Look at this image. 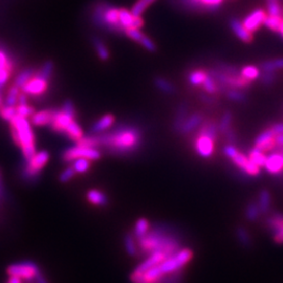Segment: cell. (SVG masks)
I'll return each instance as SVG.
<instances>
[{"mask_svg": "<svg viewBox=\"0 0 283 283\" xmlns=\"http://www.w3.org/2000/svg\"><path fill=\"white\" fill-rule=\"evenodd\" d=\"M100 147L110 154L125 156L136 152L143 144V131L130 124H122L109 132L97 134Z\"/></svg>", "mask_w": 283, "mask_h": 283, "instance_id": "1", "label": "cell"}, {"mask_svg": "<svg viewBox=\"0 0 283 283\" xmlns=\"http://www.w3.org/2000/svg\"><path fill=\"white\" fill-rule=\"evenodd\" d=\"M138 250L144 255L164 253L168 257L181 250V240L174 229L164 223H155L146 235L137 239Z\"/></svg>", "mask_w": 283, "mask_h": 283, "instance_id": "2", "label": "cell"}, {"mask_svg": "<svg viewBox=\"0 0 283 283\" xmlns=\"http://www.w3.org/2000/svg\"><path fill=\"white\" fill-rule=\"evenodd\" d=\"M9 123L14 143L21 148L25 161L30 160L36 153L35 134L30 122L26 120V118L17 115Z\"/></svg>", "mask_w": 283, "mask_h": 283, "instance_id": "3", "label": "cell"}, {"mask_svg": "<svg viewBox=\"0 0 283 283\" xmlns=\"http://www.w3.org/2000/svg\"><path fill=\"white\" fill-rule=\"evenodd\" d=\"M219 134L218 122L212 119L204 120L201 126L195 130L193 137L194 150L204 158H209L214 153L215 142Z\"/></svg>", "mask_w": 283, "mask_h": 283, "instance_id": "4", "label": "cell"}, {"mask_svg": "<svg viewBox=\"0 0 283 283\" xmlns=\"http://www.w3.org/2000/svg\"><path fill=\"white\" fill-rule=\"evenodd\" d=\"M94 21L102 29L117 34H125L120 24L119 9L106 4H101L95 9Z\"/></svg>", "mask_w": 283, "mask_h": 283, "instance_id": "5", "label": "cell"}, {"mask_svg": "<svg viewBox=\"0 0 283 283\" xmlns=\"http://www.w3.org/2000/svg\"><path fill=\"white\" fill-rule=\"evenodd\" d=\"M76 117L77 111L74 103L72 101H66L60 109L55 110L49 127L58 133L64 134L69 124L76 121Z\"/></svg>", "mask_w": 283, "mask_h": 283, "instance_id": "6", "label": "cell"}, {"mask_svg": "<svg viewBox=\"0 0 283 283\" xmlns=\"http://www.w3.org/2000/svg\"><path fill=\"white\" fill-rule=\"evenodd\" d=\"M49 153L45 150L35 153L30 160L26 161L25 167L22 171V178L31 182L38 180L42 169L49 161Z\"/></svg>", "mask_w": 283, "mask_h": 283, "instance_id": "7", "label": "cell"}, {"mask_svg": "<svg viewBox=\"0 0 283 283\" xmlns=\"http://www.w3.org/2000/svg\"><path fill=\"white\" fill-rule=\"evenodd\" d=\"M193 252L190 249H181L172 256L165 259L162 263L158 264L163 275H167L176 271L183 270L185 265L192 259Z\"/></svg>", "mask_w": 283, "mask_h": 283, "instance_id": "8", "label": "cell"}, {"mask_svg": "<svg viewBox=\"0 0 283 283\" xmlns=\"http://www.w3.org/2000/svg\"><path fill=\"white\" fill-rule=\"evenodd\" d=\"M39 272V267L33 261L13 263L7 268V274L9 276L18 277L23 281H34Z\"/></svg>", "mask_w": 283, "mask_h": 283, "instance_id": "9", "label": "cell"}, {"mask_svg": "<svg viewBox=\"0 0 283 283\" xmlns=\"http://www.w3.org/2000/svg\"><path fill=\"white\" fill-rule=\"evenodd\" d=\"M101 152L98 148H86L81 146H74L67 148L62 153V161L64 163H73L78 158H87L90 161H97L101 157Z\"/></svg>", "mask_w": 283, "mask_h": 283, "instance_id": "10", "label": "cell"}, {"mask_svg": "<svg viewBox=\"0 0 283 283\" xmlns=\"http://www.w3.org/2000/svg\"><path fill=\"white\" fill-rule=\"evenodd\" d=\"M48 83L49 80L44 78L38 73V70H36L34 76L21 87V92L33 97L42 96L48 90Z\"/></svg>", "mask_w": 283, "mask_h": 283, "instance_id": "11", "label": "cell"}, {"mask_svg": "<svg viewBox=\"0 0 283 283\" xmlns=\"http://www.w3.org/2000/svg\"><path fill=\"white\" fill-rule=\"evenodd\" d=\"M14 70V61L9 52L0 46V88L7 85Z\"/></svg>", "mask_w": 283, "mask_h": 283, "instance_id": "12", "label": "cell"}, {"mask_svg": "<svg viewBox=\"0 0 283 283\" xmlns=\"http://www.w3.org/2000/svg\"><path fill=\"white\" fill-rule=\"evenodd\" d=\"M232 162L237 166L242 172H244L246 175L250 176H259L260 174V167H258L256 164H254L249 157L239 152L238 150L236 153L231 157Z\"/></svg>", "mask_w": 283, "mask_h": 283, "instance_id": "13", "label": "cell"}, {"mask_svg": "<svg viewBox=\"0 0 283 283\" xmlns=\"http://www.w3.org/2000/svg\"><path fill=\"white\" fill-rule=\"evenodd\" d=\"M119 20L124 31L128 29H139L144 25V20L142 17L134 16L131 11L126 9H119Z\"/></svg>", "mask_w": 283, "mask_h": 283, "instance_id": "14", "label": "cell"}, {"mask_svg": "<svg viewBox=\"0 0 283 283\" xmlns=\"http://www.w3.org/2000/svg\"><path fill=\"white\" fill-rule=\"evenodd\" d=\"M255 147L262 150L263 152L272 151L277 147L276 135L271 128L262 131L255 139Z\"/></svg>", "mask_w": 283, "mask_h": 283, "instance_id": "15", "label": "cell"}, {"mask_svg": "<svg viewBox=\"0 0 283 283\" xmlns=\"http://www.w3.org/2000/svg\"><path fill=\"white\" fill-rule=\"evenodd\" d=\"M265 17H267V13H265V11L261 9H257L245 17L242 21V24L250 33H254L260 27L261 24H263Z\"/></svg>", "mask_w": 283, "mask_h": 283, "instance_id": "16", "label": "cell"}, {"mask_svg": "<svg viewBox=\"0 0 283 283\" xmlns=\"http://www.w3.org/2000/svg\"><path fill=\"white\" fill-rule=\"evenodd\" d=\"M126 36L132 39L133 41L139 43L142 46H144L147 50L149 51H155L156 50V45L155 43L148 38L144 33H142L139 29H128L125 31Z\"/></svg>", "mask_w": 283, "mask_h": 283, "instance_id": "17", "label": "cell"}, {"mask_svg": "<svg viewBox=\"0 0 283 283\" xmlns=\"http://www.w3.org/2000/svg\"><path fill=\"white\" fill-rule=\"evenodd\" d=\"M189 117V106L187 102H182L178 108H176L173 122H172V130L175 133H180L181 128L183 127L184 123Z\"/></svg>", "mask_w": 283, "mask_h": 283, "instance_id": "18", "label": "cell"}, {"mask_svg": "<svg viewBox=\"0 0 283 283\" xmlns=\"http://www.w3.org/2000/svg\"><path fill=\"white\" fill-rule=\"evenodd\" d=\"M203 121H204V115L200 111L194 112L192 115H189L186 122L184 123L183 127L181 128L179 134L187 135V134H190V133L194 132L201 126V124L203 123Z\"/></svg>", "mask_w": 283, "mask_h": 283, "instance_id": "19", "label": "cell"}, {"mask_svg": "<svg viewBox=\"0 0 283 283\" xmlns=\"http://www.w3.org/2000/svg\"><path fill=\"white\" fill-rule=\"evenodd\" d=\"M168 256L165 255L164 253H154L149 255L143 262L140 264H138L136 269L133 271L135 273H145L146 271L150 270L151 268L155 267V265H158L160 263H162L165 259H167Z\"/></svg>", "mask_w": 283, "mask_h": 283, "instance_id": "20", "label": "cell"}, {"mask_svg": "<svg viewBox=\"0 0 283 283\" xmlns=\"http://www.w3.org/2000/svg\"><path fill=\"white\" fill-rule=\"evenodd\" d=\"M230 27L233 31V33L236 35V37L240 39L244 43H251L253 41L252 33L247 31L242 22H240L238 19H231L230 20Z\"/></svg>", "mask_w": 283, "mask_h": 283, "instance_id": "21", "label": "cell"}, {"mask_svg": "<svg viewBox=\"0 0 283 283\" xmlns=\"http://www.w3.org/2000/svg\"><path fill=\"white\" fill-rule=\"evenodd\" d=\"M55 109H44L38 112H35L31 117V123L36 127L49 126V124L54 117Z\"/></svg>", "mask_w": 283, "mask_h": 283, "instance_id": "22", "label": "cell"}, {"mask_svg": "<svg viewBox=\"0 0 283 283\" xmlns=\"http://www.w3.org/2000/svg\"><path fill=\"white\" fill-rule=\"evenodd\" d=\"M187 4L193 9L205 11H216L223 0H186Z\"/></svg>", "mask_w": 283, "mask_h": 283, "instance_id": "23", "label": "cell"}, {"mask_svg": "<svg viewBox=\"0 0 283 283\" xmlns=\"http://www.w3.org/2000/svg\"><path fill=\"white\" fill-rule=\"evenodd\" d=\"M115 123V117L112 115H105L101 119H99L91 128V132L93 134H100L109 129Z\"/></svg>", "mask_w": 283, "mask_h": 283, "instance_id": "24", "label": "cell"}, {"mask_svg": "<svg viewBox=\"0 0 283 283\" xmlns=\"http://www.w3.org/2000/svg\"><path fill=\"white\" fill-rule=\"evenodd\" d=\"M86 199L91 204L99 207H104L108 204V197L106 194L100 190H90L86 193Z\"/></svg>", "mask_w": 283, "mask_h": 283, "instance_id": "25", "label": "cell"}, {"mask_svg": "<svg viewBox=\"0 0 283 283\" xmlns=\"http://www.w3.org/2000/svg\"><path fill=\"white\" fill-rule=\"evenodd\" d=\"M265 225L273 234H276L279 230L283 228V214L273 213L265 219Z\"/></svg>", "mask_w": 283, "mask_h": 283, "instance_id": "26", "label": "cell"}, {"mask_svg": "<svg viewBox=\"0 0 283 283\" xmlns=\"http://www.w3.org/2000/svg\"><path fill=\"white\" fill-rule=\"evenodd\" d=\"M153 84L157 88V90H160L164 94L174 95L176 93L175 86L170 81H168L167 79H165L163 77H156V78H154Z\"/></svg>", "mask_w": 283, "mask_h": 283, "instance_id": "27", "label": "cell"}, {"mask_svg": "<svg viewBox=\"0 0 283 283\" xmlns=\"http://www.w3.org/2000/svg\"><path fill=\"white\" fill-rule=\"evenodd\" d=\"M261 214H268L271 208V194L269 190L263 189L260 191L257 202Z\"/></svg>", "mask_w": 283, "mask_h": 283, "instance_id": "28", "label": "cell"}, {"mask_svg": "<svg viewBox=\"0 0 283 283\" xmlns=\"http://www.w3.org/2000/svg\"><path fill=\"white\" fill-rule=\"evenodd\" d=\"M93 44H94V47L97 51L99 58L102 61H107L110 58V52H109L107 46H106V44L103 42V40H101L98 37H94Z\"/></svg>", "mask_w": 283, "mask_h": 283, "instance_id": "29", "label": "cell"}, {"mask_svg": "<svg viewBox=\"0 0 283 283\" xmlns=\"http://www.w3.org/2000/svg\"><path fill=\"white\" fill-rule=\"evenodd\" d=\"M64 134L66 136H68L70 139H73L75 142L79 140L81 137L84 136L83 129L77 123V121H74V122L69 124V125L66 128V130H65V132H64Z\"/></svg>", "mask_w": 283, "mask_h": 283, "instance_id": "30", "label": "cell"}, {"mask_svg": "<svg viewBox=\"0 0 283 283\" xmlns=\"http://www.w3.org/2000/svg\"><path fill=\"white\" fill-rule=\"evenodd\" d=\"M240 75L249 81H255L257 79H259L260 75H261V70L253 65H247L244 66L240 69Z\"/></svg>", "mask_w": 283, "mask_h": 283, "instance_id": "31", "label": "cell"}, {"mask_svg": "<svg viewBox=\"0 0 283 283\" xmlns=\"http://www.w3.org/2000/svg\"><path fill=\"white\" fill-rule=\"evenodd\" d=\"M207 76H208V73L206 72V70H203V69L192 70V72L189 73V75H188V81L193 86H200V85H203Z\"/></svg>", "mask_w": 283, "mask_h": 283, "instance_id": "32", "label": "cell"}, {"mask_svg": "<svg viewBox=\"0 0 283 283\" xmlns=\"http://www.w3.org/2000/svg\"><path fill=\"white\" fill-rule=\"evenodd\" d=\"M261 72H276L278 69H283V58L268 60L260 63Z\"/></svg>", "mask_w": 283, "mask_h": 283, "instance_id": "33", "label": "cell"}, {"mask_svg": "<svg viewBox=\"0 0 283 283\" xmlns=\"http://www.w3.org/2000/svg\"><path fill=\"white\" fill-rule=\"evenodd\" d=\"M149 228H150V224L146 218H139L135 222V225H134V230H133L134 237L136 239L143 237L149 231Z\"/></svg>", "mask_w": 283, "mask_h": 283, "instance_id": "34", "label": "cell"}, {"mask_svg": "<svg viewBox=\"0 0 283 283\" xmlns=\"http://www.w3.org/2000/svg\"><path fill=\"white\" fill-rule=\"evenodd\" d=\"M247 157H249L254 164H256L260 168L264 166L265 161H267V155H265V153L256 147H254L249 151V156Z\"/></svg>", "mask_w": 283, "mask_h": 283, "instance_id": "35", "label": "cell"}, {"mask_svg": "<svg viewBox=\"0 0 283 283\" xmlns=\"http://www.w3.org/2000/svg\"><path fill=\"white\" fill-rule=\"evenodd\" d=\"M283 21V17L282 16H272V15H267L265 19L263 21V25L265 27H268L269 30L278 33L280 25Z\"/></svg>", "mask_w": 283, "mask_h": 283, "instance_id": "36", "label": "cell"}, {"mask_svg": "<svg viewBox=\"0 0 283 283\" xmlns=\"http://www.w3.org/2000/svg\"><path fill=\"white\" fill-rule=\"evenodd\" d=\"M223 96L230 101L237 102V103H243L246 101V95L242 91L236 90V88H228V90L224 92Z\"/></svg>", "mask_w": 283, "mask_h": 283, "instance_id": "37", "label": "cell"}, {"mask_svg": "<svg viewBox=\"0 0 283 283\" xmlns=\"http://www.w3.org/2000/svg\"><path fill=\"white\" fill-rule=\"evenodd\" d=\"M35 74V69L32 68V67H27V68H24L23 70H21V72L16 76L15 78V82L14 84L18 86L19 88H21Z\"/></svg>", "mask_w": 283, "mask_h": 283, "instance_id": "38", "label": "cell"}, {"mask_svg": "<svg viewBox=\"0 0 283 283\" xmlns=\"http://www.w3.org/2000/svg\"><path fill=\"white\" fill-rule=\"evenodd\" d=\"M261 214L259 206L256 202H251L246 206L245 217L249 221H256Z\"/></svg>", "mask_w": 283, "mask_h": 283, "instance_id": "39", "label": "cell"}, {"mask_svg": "<svg viewBox=\"0 0 283 283\" xmlns=\"http://www.w3.org/2000/svg\"><path fill=\"white\" fill-rule=\"evenodd\" d=\"M20 95V88L13 84L8 91V95L6 98V105L7 106H16V104L18 103V98Z\"/></svg>", "mask_w": 283, "mask_h": 283, "instance_id": "40", "label": "cell"}, {"mask_svg": "<svg viewBox=\"0 0 283 283\" xmlns=\"http://www.w3.org/2000/svg\"><path fill=\"white\" fill-rule=\"evenodd\" d=\"M124 245L129 256H135L137 253V245L135 243V237L133 234L128 233L124 237Z\"/></svg>", "mask_w": 283, "mask_h": 283, "instance_id": "41", "label": "cell"}, {"mask_svg": "<svg viewBox=\"0 0 283 283\" xmlns=\"http://www.w3.org/2000/svg\"><path fill=\"white\" fill-rule=\"evenodd\" d=\"M232 121H233V115H232V112L231 111H225L223 115H222V117H221V119H220V121H219V123H218V130H219V133L220 134H222L223 135V133L232 126Z\"/></svg>", "mask_w": 283, "mask_h": 283, "instance_id": "42", "label": "cell"}, {"mask_svg": "<svg viewBox=\"0 0 283 283\" xmlns=\"http://www.w3.org/2000/svg\"><path fill=\"white\" fill-rule=\"evenodd\" d=\"M236 237L238 241L244 246V247H250L252 244V238L250 236V233L246 231V229L243 227H238L236 229Z\"/></svg>", "mask_w": 283, "mask_h": 283, "instance_id": "43", "label": "cell"}, {"mask_svg": "<svg viewBox=\"0 0 283 283\" xmlns=\"http://www.w3.org/2000/svg\"><path fill=\"white\" fill-rule=\"evenodd\" d=\"M154 2L155 0H137L131 9V13L134 16L142 17V15H143V13L147 10V8Z\"/></svg>", "mask_w": 283, "mask_h": 283, "instance_id": "44", "label": "cell"}, {"mask_svg": "<svg viewBox=\"0 0 283 283\" xmlns=\"http://www.w3.org/2000/svg\"><path fill=\"white\" fill-rule=\"evenodd\" d=\"M183 280V270L176 271L163 276L160 280L154 283H181Z\"/></svg>", "mask_w": 283, "mask_h": 283, "instance_id": "45", "label": "cell"}, {"mask_svg": "<svg viewBox=\"0 0 283 283\" xmlns=\"http://www.w3.org/2000/svg\"><path fill=\"white\" fill-rule=\"evenodd\" d=\"M203 88L207 94H210V95H217L218 94L217 82L213 78H212L210 75H208L207 78L205 79V81L203 83Z\"/></svg>", "mask_w": 283, "mask_h": 283, "instance_id": "46", "label": "cell"}, {"mask_svg": "<svg viewBox=\"0 0 283 283\" xmlns=\"http://www.w3.org/2000/svg\"><path fill=\"white\" fill-rule=\"evenodd\" d=\"M214 68L220 70V72L229 75H240V69L232 64H228L224 62H216Z\"/></svg>", "mask_w": 283, "mask_h": 283, "instance_id": "47", "label": "cell"}, {"mask_svg": "<svg viewBox=\"0 0 283 283\" xmlns=\"http://www.w3.org/2000/svg\"><path fill=\"white\" fill-rule=\"evenodd\" d=\"M72 167L76 171V173H86L91 168V161L87 160V158H78V160L73 162Z\"/></svg>", "mask_w": 283, "mask_h": 283, "instance_id": "48", "label": "cell"}, {"mask_svg": "<svg viewBox=\"0 0 283 283\" xmlns=\"http://www.w3.org/2000/svg\"><path fill=\"white\" fill-rule=\"evenodd\" d=\"M15 116H17L16 106H7L6 105L0 108V117L8 122H10Z\"/></svg>", "mask_w": 283, "mask_h": 283, "instance_id": "49", "label": "cell"}, {"mask_svg": "<svg viewBox=\"0 0 283 283\" xmlns=\"http://www.w3.org/2000/svg\"><path fill=\"white\" fill-rule=\"evenodd\" d=\"M267 12L272 16H282L283 9L280 2H269L267 6Z\"/></svg>", "mask_w": 283, "mask_h": 283, "instance_id": "50", "label": "cell"}, {"mask_svg": "<svg viewBox=\"0 0 283 283\" xmlns=\"http://www.w3.org/2000/svg\"><path fill=\"white\" fill-rule=\"evenodd\" d=\"M17 109V115H19L23 118H29L32 117L35 114V109L32 106H30L29 104H24V105H18L16 107Z\"/></svg>", "mask_w": 283, "mask_h": 283, "instance_id": "51", "label": "cell"}, {"mask_svg": "<svg viewBox=\"0 0 283 283\" xmlns=\"http://www.w3.org/2000/svg\"><path fill=\"white\" fill-rule=\"evenodd\" d=\"M259 79L263 85L270 86L276 81V74L275 72H262Z\"/></svg>", "mask_w": 283, "mask_h": 283, "instance_id": "52", "label": "cell"}, {"mask_svg": "<svg viewBox=\"0 0 283 283\" xmlns=\"http://www.w3.org/2000/svg\"><path fill=\"white\" fill-rule=\"evenodd\" d=\"M76 174L77 173H76V171L74 170L73 167H68L64 171L61 172V174L59 175V181L61 183H67V182H69L70 180H72Z\"/></svg>", "mask_w": 283, "mask_h": 283, "instance_id": "53", "label": "cell"}, {"mask_svg": "<svg viewBox=\"0 0 283 283\" xmlns=\"http://www.w3.org/2000/svg\"><path fill=\"white\" fill-rule=\"evenodd\" d=\"M223 136L225 137L227 142H228V144L229 145H235L236 144V139H237V136H236V131L235 129L231 126L224 133H223Z\"/></svg>", "mask_w": 283, "mask_h": 283, "instance_id": "54", "label": "cell"}, {"mask_svg": "<svg viewBox=\"0 0 283 283\" xmlns=\"http://www.w3.org/2000/svg\"><path fill=\"white\" fill-rule=\"evenodd\" d=\"M199 99L205 103V104H209V105H212V104H215L217 99L215 98V95H210V94H207V93H201L199 95Z\"/></svg>", "mask_w": 283, "mask_h": 283, "instance_id": "55", "label": "cell"}, {"mask_svg": "<svg viewBox=\"0 0 283 283\" xmlns=\"http://www.w3.org/2000/svg\"><path fill=\"white\" fill-rule=\"evenodd\" d=\"M271 130L274 132V134L276 136L280 135V134H283V123H278V124H275V125H273L271 127Z\"/></svg>", "mask_w": 283, "mask_h": 283, "instance_id": "56", "label": "cell"}, {"mask_svg": "<svg viewBox=\"0 0 283 283\" xmlns=\"http://www.w3.org/2000/svg\"><path fill=\"white\" fill-rule=\"evenodd\" d=\"M274 239L277 243H283V228L279 230L276 234H274Z\"/></svg>", "mask_w": 283, "mask_h": 283, "instance_id": "57", "label": "cell"}, {"mask_svg": "<svg viewBox=\"0 0 283 283\" xmlns=\"http://www.w3.org/2000/svg\"><path fill=\"white\" fill-rule=\"evenodd\" d=\"M35 282L36 283H48V281L46 280V278L44 277V275L41 272H39L38 275L36 276V278H35Z\"/></svg>", "mask_w": 283, "mask_h": 283, "instance_id": "58", "label": "cell"}, {"mask_svg": "<svg viewBox=\"0 0 283 283\" xmlns=\"http://www.w3.org/2000/svg\"><path fill=\"white\" fill-rule=\"evenodd\" d=\"M8 283H23V280H21L18 277H13V276H9V281Z\"/></svg>", "mask_w": 283, "mask_h": 283, "instance_id": "59", "label": "cell"}, {"mask_svg": "<svg viewBox=\"0 0 283 283\" xmlns=\"http://www.w3.org/2000/svg\"><path fill=\"white\" fill-rule=\"evenodd\" d=\"M276 144L277 146H283V134L276 136Z\"/></svg>", "mask_w": 283, "mask_h": 283, "instance_id": "60", "label": "cell"}, {"mask_svg": "<svg viewBox=\"0 0 283 283\" xmlns=\"http://www.w3.org/2000/svg\"><path fill=\"white\" fill-rule=\"evenodd\" d=\"M278 33L280 34V36L283 38V21H282V23H281V25H280V29H279Z\"/></svg>", "mask_w": 283, "mask_h": 283, "instance_id": "61", "label": "cell"}, {"mask_svg": "<svg viewBox=\"0 0 283 283\" xmlns=\"http://www.w3.org/2000/svg\"><path fill=\"white\" fill-rule=\"evenodd\" d=\"M3 107V100H2V96H0V108Z\"/></svg>", "mask_w": 283, "mask_h": 283, "instance_id": "62", "label": "cell"}, {"mask_svg": "<svg viewBox=\"0 0 283 283\" xmlns=\"http://www.w3.org/2000/svg\"><path fill=\"white\" fill-rule=\"evenodd\" d=\"M269 2H281V0H267V3Z\"/></svg>", "mask_w": 283, "mask_h": 283, "instance_id": "63", "label": "cell"}]
</instances>
